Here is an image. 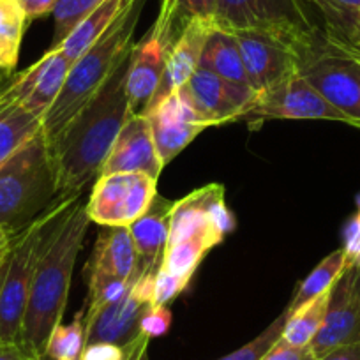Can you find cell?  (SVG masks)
Here are the masks:
<instances>
[{
    "instance_id": "cell-39",
    "label": "cell",
    "mask_w": 360,
    "mask_h": 360,
    "mask_svg": "<svg viewBox=\"0 0 360 360\" xmlns=\"http://www.w3.org/2000/svg\"><path fill=\"white\" fill-rule=\"evenodd\" d=\"M148 342L150 338L140 334L133 341L127 342L124 348V360H148Z\"/></svg>"
},
{
    "instance_id": "cell-15",
    "label": "cell",
    "mask_w": 360,
    "mask_h": 360,
    "mask_svg": "<svg viewBox=\"0 0 360 360\" xmlns=\"http://www.w3.org/2000/svg\"><path fill=\"white\" fill-rule=\"evenodd\" d=\"M150 306L152 300L141 295L133 286L119 300L106 304L94 314L85 316L86 345L110 342V345L126 346L141 334V318Z\"/></svg>"
},
{
    "instance_id": "cell-46",
    "label": "cell",
    "mask_w": 360,
    "mask_h": 360,
    "mask_svg": "<svg viewBox=\"0 0 360 360\" xmlns=\"http://www.w3.org/2000/svg\"><path fill=\"white\" fill-rule=\"evenodd\" d=\"M356 203H359V210H360V196H359V198H356Z\"/></svg>"
},
{
    "instance_id": "cell-2",
    "label": "cell",
    "mask_w": 360,
    "mask_h": 360,
    "mask_svg": "<svg viewBox=\"0 0 360 360\" xmlns=\"http://www.w3.org/2000/svg\"><path fill=\"white\" fill-rule=\"evenodd\" d=\"M89 223L86 207L78 198L58 216L51 228L46 248L34 272L18 341L32 359L44 355L51 332L62 323L72 270Z\"/></svg>"
},
{
    "instance_id": "cell-42",
    "label": "cell",
    "mask_w": 360,
    "mask_h": 360,
    "mask_svg": "<svg viewBox=\"0 0 360 360\" xmlns=\"http://www.w3.org/2000/svg\"><path fill=\"white\" fill-rule=\"evenodd\" d=\"M349 281V293H352L353 300L360 306V265L359 266H348L346 269Z\"/></svg>"
},
{
    "instance_id": "cell-21",
    "label": "cell",
    "mask_w": 360,
    "mask_h": 360,
    "mask_svg": "<svg viewBox=\"0 0 360 360\" xmlns=\"http://www.w3.org/2000/svg\"><path fill=\"white\" fill-rule=\"evenodd\" d=\"M43 119L0 86V165L43 131Z\"/></svg>"
},
{
    "instance_id": "cell-24",
    "label": "cell",
    "mask_w": 360,
    "mask_h": 360,
    "mask_svg": "<svg viewBox=\"0 0 360 360\" xmlns=\"http://www.w3.org/2000/svg\"><path fill=\"white\" fill-rule=\"evenodd\" d=\"M126 2L127 0H103L98 8L92 9L69 32V36L57 46L58 50L71 62L78 60L106 32V29L115 22V18L120 15Z\"/></svg>"
},
{
    "instance_id": "cell-26",
    "label": "cell",
    "mask_w": 360,
    "mask_h": 360,
    "mask_svg": "<svg viewBox=\"0 0 360 360\" xmlns=\"http://www.w3.org/2000/svg\"><path fill=\"white\" fill-rule=\"evenodd\" d=\"M27 18L18 0H0V71L13 72L18 65Z\"/></svg>"
},
{
    "instance_id": "cell-33",
    "label": "cell",
    "mask_w": 360,
    "mask_h": 360,
    "mask_svg": "<svg viewBox=\"0 0 360 360\" xmlns=\"http://www.w3.org/2000/svg\"><path fill=\"white\" fill-rule=\"evenodd\" d=\"M188 285L189 281H186V279H180L176 276H172L168 272H165V270L159 269V272L155 274L152 302L155 306H168L175 297H179L180 293L188 288Z\"/></svg>"
},
{
    "instance_id": "cell-16",
    "label": "cell",
    "mask_w": 360,
    "mask_h": 360,
    "mask_svg": "<svg viewBox=\"0 0 360 360\" xmlns=\"http://www.w3.org/2000/svg\"><path fill=\"white\" fill-rule=\"evenodd\" d=\"M212 27L214 22H210V20H195L176 37L175 43L169 46L168 55H166L161 83H159L155 94L152 96L143 115L152 112L159 103L169 98L180 86H184L188 79L195 75L196 69L200 68L203 44H205V39Z\"/></svg>"
},
{
    "instance_id": "cell-30",
    "label": "cell",
    "mask_w": 360,
    "mask_h": 360,
    "mask_svg": "<svg viewBox=\"0 0 360 360\" xmlns=\"http://www.w3.org/2000/svg\"><path fill=\"white\" fill-rule=\"evenodd\" d=\"M86 346L85 313H76L69 325H57L48 339L44 355L53 360H79Z\"/></svg>"
},
{
    "instance_id": "cell-23",
    "label": "cell",
    "mask_w": 360,
    "mask_h": 360,
    "mask_svg": "<svg viewBox=\"0 0 360 360\" xmlns=\"http://www.w3.org/2000/svg\"><path fill=\"white\" fill-rule=\"evenodd\" d=\"M219 0H161V9L155 20L152 32L161 37L169 50L182 30L195 20H210L214 22Z\"/></svg>"
},
{
    "instance_id": "cell-44",
    "label": "cell",
    "mask_w": 360,
    "mask_h": 360,
    "mask_svg": "<svg viewBox=\"0 0 360 360\" xmlns=\"http://www.w3.org/2000/svg\"><path fill=\"white\" fill-rule=\"evenodd\" d=\"M339 4L348 6V8H360V0H335Z\"/></svg>"
},
{
    "instance_id": "cell-32",
    "label": "cell",
    "mask_w": 360,
    "mask_h": 360,
    "mask_svg": "<svg viewBox=\"0 0 360 360\" xmlns=\"http://www.w3.org/2000/svg\"><path fill=\"white\" fill-rule=\"evenodd\" d=\"M286 320H288V311L285 309V313L279 314V316L276 318L262 334L256 335L252 341H249L248 345L240 346L238 349H235V352L228 353V355L221 356V359L217 360H262L263 356L266 355V352L281 339Z\"/></svg>"
},
{
    "instance_id": "cell-48",
    "label": "cell",
    "mask_w": 360,
    "mask_h": 360,
    "mask_svg": "<svg viewBox=\"0 0 360 360\" xmlns=\"http://www.w3.org/2000/svg\"><path fill=\"white\" fill-rule=\"evenodd\" d=\"M0 231H2V230H0Z\"/></svg>"
},
{
    "instance_id": "cell-45",
    "label": "cell",
    "mask_w": 360,
    "mask_h": 360,
    "mask_svg": "<svg viewBox=\"0 0 360 360\" xmlns=\"http://www.w3.org/2000/svg\"><path fill=\"white\" fill-rule=\"evenodd\" d=\"M36 360H53V359H50V356L43 355V356H39V359H36Z\"/></svg>"
},
{
    "instance_id": "cell-6",
    "label": "cell",
    "mask_w": 360,
    "mask_h": 360,
    "mask_svg": "<svg viewBox=\"0 0 360 360\" xmlns=\"http://www.w3.org/2000/svg\"><path fill=\"white\" fill-rule=\"evenodd\" d=\"M78 198L79 196L60 198L39 219L34 221L22 233L13 237L11 252L2 265V276H0V342L20 341L34 272L46 248L51 228L58 216Z\"/></svg>"
},
{
    "instance_id": "cell-10",
    "label": "cell",
    "mask_w": 360,
    "mask_h": 360,
    "mask_svg": "<svg viewBox=\"0 0 360 360\" xmlns=\"http://www.w3.org/2000/svg\"><path fill=\"white\" fill-rule=\"evenodd\" d=\"M300 75L330 105L360 124V58L325 44L323 50L304 65Z\"/></svg>"
},
{
    "instance_id": "cell-20",
    "label": "cell",
    "mask_w": 360,
    "mask_h": 360,
    "mask_svg": "<svg viewBox=\"0 0 360 360\" xmlns=\"http://www.w3.org/2000/svg\"><path fill=\"white\" fill-rule=\"evenodd\" d=\"M134 270L136 251L129 228L103 226L89 262V278L133 281Z\"/></svg>"
},
{
    "instance_id": "cell-18",
    "label": "cell",
    "mask_w": 360,
    "mask_h": 360,
    "mask_svg": "<svg viewBox=\"0 0 360 360\" xmlns=\"http://www.w3.org/2000/svg\"><path fill=\"white\" fill-rule=\"evenodd\" d=\"M360 341V306L349 293L348 274L339 278L330 292L327 314L309 348L316 359L341 345Z\"/></svg>"
},
{
    "instance_id": "cell-29",
    "label": "cell",
    "mask_w": 360,
    "mask_h": 360,
    "mask_svg": "<svg viewBox=\"0 0 360 360\" xmlns=\"http://www.w3.org/2000/svg\"><path fill=\"white\" fill-rule=\"evenodd\" d=\"M210 249L212 245L203 238H189L179 244L168 245L162 256L161 270L186 281H191L193 274Z\"/></svg>"
},
{
    "instance_id": "cell-25",
    "label": "cell",
    "mask_w": 360,
    "mask_h": 360,
    "mask_svg": "<svg viewBox=\"0 0 360 360\" xmlns=\"http://www.w3.org/2000/svg\"><path fill=\"white\" fill-rule=\"evenodd\" d=\"M348 269V263H346V255L345 251L338 249V251L330 252L327 258L321 259L316 265V269L300 283L299 290L293 295L292 302L288 304L286 311L288 313H295L300 307H304L306 304L313 302L318 297L325 295L327 292H330L334 288L335 283L339 281L345 270Z\"/></svg>"
},
{
    "instance_id": "cell-37",
    "label": "cell",
    "mask_w": 360,
    "mask_h": 360,
    "mask_svg": "<svg viewBox=\"0 0 360 360\" xmlns=\"http://www.w3.org/2000/svg\"><path fill=\"white\" fill-rule=\"evenodd\" d=\"M79 360H124V348L110 342L86 345Z\"/></svg>"
},
{
    "instance_id": "cell-40",
    "label": "cell",
    "mask_w": 360,
    "mask_h": 360,
    "mask_svg": "<svg viewBox=\"0 0 360 360\" xmlns=\"http://www.w3.org/2000/svg\"><path fill=\"white\" fill-rule=\"evenodd\" d=\"M316 360H360V341L338 346Z\"/></svg>"
},
{
    "instance_id": "cell-35",
    "label": "cell",
    "mask_w": 360,
    "mask_h": 360,
    "mask_svg": "<svg viewBox=\"0 0 360 360\" xmlns=\"http://www.w3.org/2000/svg\"><path fill=\"white\" fill-rule=\"evenodd\" d=\"M342 251L346 255L348 266L360 265V210L346 224Z\"/></svg>"
},
{
    "instance_id": "cell-17",
    "label": "cell",
    "mask_w": 360,
    "mask_h": 360,
    "mask_svg": "<svg viewBox=\"0 0 360 360\" xmlns=\"http://www.w3.org/2000/svg\"><path fill=\"white\" fill-rule=\"evenodd\" d=\"M173 202L155 195L147 212L129 226L136 251V270L133 281L143 278H155L162 265L169 231V212Z\"/></svg>"
},
{
    "instance_id": "cell-47",
    "label": "cell",
    "mask_w": 360,
    "mask_h": 360,
    "mask_svg": "<svg viewBox=\"0 0 360 360\" xmlns=\"http://www.w3.org/2000/svg\"><path fill=\"white\" fill-rule=\"evenodd\" d=\"M0 276H2V266H0Z\"/></svg>"
},
{
    "instance_id": "cell-27",
    "label": "cell",
    "mask_w": 360,
    "mask_h": 360,
    "mask_svg": "<svg viewBox=\"0 0 360 360\" xmlns=\"http://www.w3.org/2000/svg\"><path fill=\"white\" fill-rule=\"evenodd\" d=\"M330 292L318 297L313 302L306 304L295 313H288V320H286L285 330H283L281 335L283 341L292 346H299V348L311 345V341H313L314 335L320 330L321 323H323L325 314H327Z\"/></svg>"
},
{
    "instance_id": "cell-31",
    "label": "cell",
    "mask_w": 360,
    "mask_h": 360,
    "mask_svg": "<svg viewBox=\"0 0 360 360\" xmlns=\"http://www.w3.org/2000/svg\"><path fill=\"white\" fill-rule=\"evenodd\" d=\"M101 2L103 0H57L53 9V41L50 48H57L69 36V32Z\"/></svg>"
},
{
    "instance_id": "cell-19",
    "label": "cell",
    "mask_w": 360,
    "mask_h": 360,
    "mask_svg": "<svg viewBox=\"0 0 360 360\" xmlns=\"http://www.w3.org/2000/svg\"><path fill=\"white\" fill-rule=\"evenodd\" d=\"M168 48L161 37L148 32L141 43L134 44L129 72H127V103L131 115H143L161 83Z\"/></svg>"
},
{
    "instance_id": "cell-34",
    "label": "cell",
    "mask_w": 360,
    "mask_h": 360,
    "mask_svg": "<svg viewBox=\"0 0 360 360\" xmlns=\"http://www.w3.org/2000/svg\"><path fill=\"white\" fill-rule=\"evenodd\" d=\"M169 327H172V313H169L168 307L152 304L147 313L143 314V318H141L140 330L147 338L154 339L165 335L169 330Z\"/></svg>"
},
{
    "instance_id": "cell-1",
    "label": "cell",
    "mask_w": 360,
    "mask_h": 360,
    "mask_svg": "<svg viewBox=\"0 0 360 360\" xmlns=\"http://www.w3.org/2000/svg\"><path fill=\"white\" fill-rule=\"evenodd\" d=\"M133 51L134 46L50 148L60 198L79 196L86 184L101 175L103 165L120 129L133 117L127 103V72Z\"/></svg>"
},
{
    "instance_id": "cell-38",
    "label": "cell",
    "mask_w": 360,
    "mask_h": 360,
    "mask_svg": "<svg viewBox=\"0 0 360 360\" xmlns=\"http://www.w3.org/2000/svg\"><path fill=\"white\" fill-rule=\"evenodd\" d=\"M18 2L25 13L27 22L51 15L57 6V0H18Z\"/></svg>"
},
{
    "instance_id": "cell-12",
    "label": "cell",
    "mask_w": 360,
    "mask_h": 360,
    "mask_svg": "<svg viewBox=\"0 0 360 360\" xmlns=\"http://www.w3.org/2000/svg\"><path fill=\"white\" fill-rule=\"evenodd\" d=\"M180 89L212 127L244 119L258 98L249 85L230 82L202 68L196 69L195 75Z\"/></svg>"
},
{
    "instance_id": "cell-9",
    "label": "cell",
    "mask_w": 360,
    "mask_h": 360,
    "mask_svg": "<svg viewBox=\"0 0 360 360\" xmlns=\"http://www.w3.org/2000/svg\"><path fill=\"white\" fill-rule=\"evenodd\" d=\"M249 117H256L258 120H334V122L360 129V124L356 120L330 105L300 72L279 83L274 89L258 94L244 119H249Z\"/></svg>"
},
{
    "instance_id": "cell-4",
    "label": "cell",
    "mask_w": 360,
    "mask_h": 360,
    "mask_svg": "<svg viewBox=\"0 0 360 360\" xmlns=\"http://www.w3.org/2000/svg\"><path fill=\"white\" fill-rule=\"evenodd\" d=\"M60 200L43 131L0 165V230L16 237Z\"/></svg>"
},
{
    "instance_id": "cell-14",
    "label": "cell",
    "mask_w": 360,
    "mask_h": 360,
    "mask_svg": "<svg viewBox=\"0 0 360 360\" xmlns=\"http://www.w3.org/2000/svg\"><path fill=\"white\" fill-rule=\"evenodd\" d=\"M165 168L155 150L150 122L145 115L129 117L120 129L105 165L101 175L110 173H145L158 179Z\"/></svg>"
},
{
    "instance_id": "cell-36",
    "label": "cell",
    "mask_w": 360,
    "mask_h": 360,
    "mask_svg": "<svg viewBox=\"0 0 360 360\" xmlns=\"http://www.w3.org/2000/svg\"><path fill=\"white\" fill-rule=\"evenodd\" d=\"M262 360H316V356L313 355L309 346L299 348L279 339Z\"/></svg>"
},
{
    "instance_id": "cell-28",
    "label": "cell",
    "mask_w": 360,
    "mask_h": 360,
    "mask_svg": "<svg viewBox=\"0 0 360 360\" xmlns=\"http://www.w3.org/2000/svg\"><path fill=\"white\" fill-rule=\"evenodd\" d=\"M152 127L155 150L162 166L169 165L180 152L184 150L202 131L207 127L195 126V124H180V122H162V120L147 117Z\"/></svg>"
},
{
    "instance_id": "cell-11",
    "label": "cell",
    "mask_w": 360,
    "mask_h": 360,
    "mask_svg": "<svg viewBox=\"0 0 360 360\" xmlns=\"http://www.w3.org/2000/svg\"><path fill=\"white\" fill-rule=\"evenodd\" d=\"M72 62L58 48H50L36 64L20 72H2L0 86L15 101L43 119L60 94Z\"/></svg>"
},
{
    "instance_id": "cell-3",
    "label": "cell",
    "mask_w": 360,
    "mask_h": 360,
    "mask_svg": "<svg viewBox=\"0 0 360 360\" xmlns=\"http://www.w3.org/2000/svg\"><path fill=\"white\" fill-rule=\"evenodd\" d=\"M147 0H127L115 22L78 60L72 62L60 94L43 115V134L50 148L76 113L98 94L127 51L134 46V30Z\"/></svg>"
},
{
    "instance_id": "cell-5",
    "label": "cell",
    "mask_w": 360,
    "mask_h": 360,
    "mask_svg": "<svg viewBox=\"0 0 360 360\" xmlns=\"http://www.w3.org/2000/svg\"><path fill=\"white\" fill-rule=\"evenodd\" d=\"M214 25L230 32H256L272 37L288 46L302 68L325 46L304 0H219Z\"/></svg>"
},
{
    "instance_id": "cell-13",
    "label": "cell",
    "mask_w": 360,
    "mask_h": 360,
    "mask_svg": "<svg viewBox=\"0 0 360 360\" xmlns=\"http://www.w3.org/2000/svg\"><path fill=\"white\" fill-rule=\"evenodd\" d=\"M233 34L240 46L248 85L256 94L274 89L302 69L299 57L279 41L256 32Z\"/></svg>"
},
{
    "instance_id": "cell-43",
    "label": "cell",
    "mask_w": 360,
    "mask_h": 360,
    "mask_svg": "<svg viewBox=\"0 0 360 360\" xmlns=\"http://www.w3.org/2000/svg\"><path fill=\"white\" fill-rule=\"evenodd\" d=\"M13 238L9 235H6L4 231H0V266L4 265L6 259H8L9 252H11Z\"/></svg>"
},
{
    "instance_id": "cell-7",
    "label": "cell",
    "mask_w": 360,
    "mask_h": 360,
    "mask_svg": "<svg viewBox=\"0 0 360 360\" xmlns=\"http://www.w3.org/2000/svg\"><path fill=\"white\" fill-rule=\"evenodd\" d=\"M155 186L158 179L145 173L99 175L85 205L90 223L129 228L152 205L158 195Z\"/></svg>"
},
{
    "instance_id": "cell-8",
    "label": "cell",
    "mask_w": 360,
    "mask_h": 360,
    "mask_svg": "<svg viewBox=\"0 0 360 360\" xmlns=\"http://www.w3.org/2000/svg\"><path fill=\"white\" fill-rule=\"evenodd\" d=\"M233 228L235 219L224 202L223 186H203L173 202L166 248L189 238H203L216 248Z\"/></svg>"
},
{
    "instance_id": "cell-22",
    "label": "cell",
    "mask_w": 360,
    "mask_h": 360,
    "mask_svg": "<svg viewBox=\"0 0 360 360\" xmlns=\"http://www.w3.org/2000/svg\"><path fill=\"white\" fill-rule=\"evenodd\" d=\"M200 68L230 82L248 85V76H245L237 37L233 32H228L216 25L212 27L203 44Z\"/></svg>"
},
{
    "instance_id": "cell-41",
    "label": "cell",
    "mask_w": 360,
    "mask_h": 360,
    "mask_svg": "<svg viewBox=\"0 0 360 360\" xmlns=\"http://www.w3.org/2000/svg\"><path fill=\"white\" fill-rule=\"evenodd\" d=\"M0 360H36L18 342H0Z\"/></svg>"
}]
</instances>
